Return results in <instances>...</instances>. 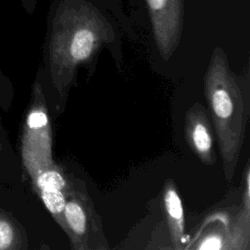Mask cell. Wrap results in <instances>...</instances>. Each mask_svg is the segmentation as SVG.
Returning a JSON list of instances; mask_svg holds the SVG:
<instances>
[{
  "label": "cell",
  "mask_w": 250,
  "mask_h": 250,
  "mask_svg": "<svg viewBox=\"0 0 250 250\" xmlns=\"http://www.w3.org/2000/svg\"><path fill=\"white\" fill-rule=\"evenodd\" d=\"M115 37L111 23L87 0H56L49 16L48 58L53 85L62 99L78 68Z\"/></svg>",
  "instance_id": "6da1fadb"
},
{
  "label": "cell",
  "mask_w": 250,
  "mask_h": 250,
  "mask_svg": "<svg viewBox=\"0 0 250 250\" xmlns=\"http://www.w3.org/2000/svg\"><path fill=\"white\" fill-rule=\"evenodd\" d=\"M204 96L218 139L227 181L235 173L246 128V107L238 79L231 71L228 56L214 48L203 78Z\"/></svg>",
  "instance_id": "7a4b0ae2"
},
{
  "label": "cell",
  "mask_w": 250,
  "mask_h": 250,
  "mask_svg": "<svg viewBox=\"0 0 250 250\" xmlns=\"http://www.w3.org/2000/svg\"><path fill=\"white\" fill-rule=\"evenodd\" d=\"M72 180L66 195L63 219L64 232L73 250H105L109 248L103 226L86 190Z\"/></svg>",
  "instance_id": "3957f363"
},
{
  "label": "cell",
  "mask_w": 250,
  "mask_h": 250,
  "mask_svg": "<svg viewBox=\"0 0 250 250\" xmlns=\"http://www.w3.org/2000/svg\"><path fill=\"white\" fill-rule=\"evenodd\" d=\"M156 48L164 61L177 50L184 25V0H146Z\"/></svg>",
  "instance_id": "277c9868"
},
{
  "label": "cell",
  "mask_w": 250,
  "mask_h": 250,
  "mask_svg": "<svg viewBox=\"0 0 250 250\" xmlns=\"http://www.w3.org/2000/svg\"><path fill=\"white\" fill-rule=\"evenodd\" d=\"M34 182L45 207L64 230L63 210L72 180L68 179L61 168L51 164L34 174Z\"/></svg>",
  "instance_id": "5b68a950"
},
{
  "label": "cell",
  "mask_w": 250,
  "mask_h": 250,
  "mask_svg": "<svg viewBox=\"0 0 250 250\" xmlns=\"http://www.w3.org/2000/svg\"><path fill=\"white\" fill-rule=\"evenodd\" d=\"M185 137L193 154L205 165L216 162L212 125L201 104H193L185 114Z\"/></svg>",
  "instance_id": "8992f818"
},
{
  "label": "cell",
  "mask_w": 250,
  "mask_h": 250,
  "mask_svg": "<svg viewBox=\"0 0 250 250\" xmlns=\"http://www.w3.org/2000/svg\"><path fill=\"white\" fill-rule=\"evenodd\" d=\"M163 208L168 226L172 247L177 250L185 248V216L181 197L176 185L172 180H167L163 188Z\"/></svg>",
  "instance_id": "52a82bcc"
},
{
  "label": "cell",
  "mask_w": 250,
  "mask_h": 250,
  "mask_svg": "<svg viewBox=\"0 0 250 250\" xmlns=\"http://www.w3.org/2000/svg\"><path fill=\"white\" fill-rule=\"evenodd\" d=\"M249 227H250V192H249V165L245 167L244 191L242 195V209L237 214L233 227L229 229V249L249 248Z\"/></svg>",
  "instance_id": "ba28073f"
},
{
  "label": "cell",
  "mask_w": 250,
  "mask_h": 250,
  "mask_svg": "<svg viewBox=\"0 0 250 250\" xmlns=\"http://www.w3.org/2000/svg\"><path fill=\"white\" fill-rule=\"evenodd\" d=\"M196 249H229V236L222 231L212 230L199 241Z\"/></svg>",
  "instance_id": "9c48e42d"
},
{
  "label": "cell",
  "mask_w": 250,
  "mask_h": 250,
  "mask_svg": "<svg viewBox=\"0 0 250 250\" xmlns=\"http://www.w3.org/2000/svg\"><path fill=\"white\" fill-rule=\"evenodd\" d=\"M19 237L15 227L9 220L0 218V249L17 248Z\"/></svg>",
  "instance_id": "30bf717a"
},
{
  "label": "cell",
  "mask_w": 250,
  "mask_h": 250,
  "mask_svg": "<svg viewBox=\"0 0 250 250\" xmlns=\"http://www.w3.org/2000/svg\"><path fill=\"white\" fill-rule=\"evenodd\" d=\"M27 14H32L36 8L37 0H19Z\"/></svg>",
  "instance_id": "8fae6325"
}]
</instances>
